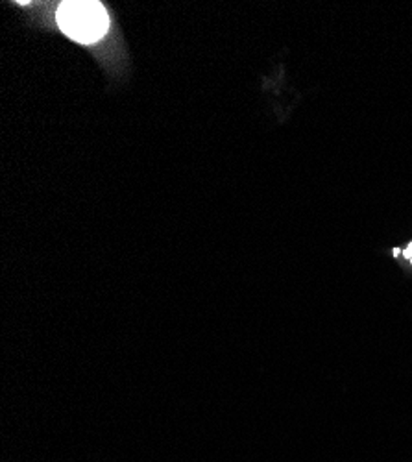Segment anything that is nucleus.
<instances>
[{
    "label": "nucleus",
    "instance_id": "obj_1",
    "mask_svg": "<svg viewBox=\"0 0 412 462\" xmlns=\"http://www.w3.org/2000/svg\"><path fill=\"white\" fill-rule=\"evenodd\" d=\"M61 32L82 45H91L105 35L109 17L98 3H63L58 10Z\"/></svg>",
    "mask_w": 412,
    "mask_h": 462
},
{
    "label": "nucleus",
    "instance_id": "obj_2",
    "mask_svg": "<svg viewBox=\"0 0 412 462\" xmlns=\"http://www.w3.org/2000/svg\"><path fill=\"white\" fill-rule=\"evenodd\" d=\"M401 254H403V257L412 264V243H410V245H408Z\"/></svg>",
    "mask_w": 412,
    "mask_h": 462
}]
</instances>
